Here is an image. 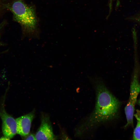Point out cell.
Returning <instances> with one entry per match:
<instances>
[{
    "mask_svg": "<svg viewBox=\"0 0 140 140\" xmlns=\"http://www.w3.org/2000/svg\"><path fill=\"white\" fill-rule=\"evenodd\" d=\"M138 104L140 106V99L138 101Z\"/></svg>",
    "mask_w": 140,
    "mask_h": 140,
    "instance_id": "8fae6325",
    "label": "cell"
},
{
    "mask_svg": "<svg viewBox=\"0 0 140 140\" xmlns=\"http://www.w3.org/2000/svg\"><path fill=\"white\" fill-rule=\"evenodd\" d=\"M34 116L33 111L16 119L17 134L24 136L29 134Z\"/></svg>",
    "mask_w": 140,
    "mask_h": 140,
    "instance_id": "8992f818",
    "label": "cell"
},
{
    "mask_svg": "<svg viewBox=\"0 0 140 140\" xmlns=\"http://www.w3.org/2000/svg\"><path fill=\"white\" fill-rule=\"evenodd\" d=\"M127 19L140 25V10L136 13L127 18Z\"/></svg>",
    "mask_w": 140,
    "mask_h": 140,
    "instance_id": "ba28073f",
    "label": "cell"
},
{
    "mask_svg": "<svg viewBox=\"0 0 140 140\" xmlns=\"http://www.w3.org/2000/svg\"><path fill=\"white\" fill-rule=\"evenodd\" d=\"M2 26L1 25H0V30L2 29Z\"/></svg>",
    "mask_w": 140,
    "mask_h": 140,
    "instance_id": "7c38bea8",
    "label": "cell"
},
{
    "mask_svg": "<svg viewBox=\"0 0 140 140\" xmlns=\"http://www.w3.org/2000/svg\"><path fill=\"white\" fill-rule=\"evenodd\" d=\"M36 140L55 139L52 126L48 117H43L40 125L35 135Z\"/></svg>",
    "mask_w": 140,
    "mask_h": 140,
    "instance_id": "5b68a950",
    "label": "cell"
},
{
    "mask_svg": "<svg viewBox=\"0 0 140 140\" xmlns=\"http://www.w3.org/2000/svg\"><path fill=\"white\" fill-rule=\"evenodd\" d=\"M25 139V140H36L35 135L31 134L28 135Z\"/></svg>",
    "mask_w": 140,
    "mask_h": 140,
    "instance_id": "9c48e42d",
    "label": "cell"
},
{
    "mask_svg": "<svg viewBox=\"0 0 140 140\" xmlns=\"http://www.w3.org/2000/svg\"><path fill=\"white\" fill-rule=\"evenodd\" d=\"M140 92V84L138 80L137 72L136 70L130 85L129 99L125 108L127 121L125 127L132 124L133 123L135 106Z\"/></svg>",
    "mask_w": 140,
    "mask_h": 140,
    "instance_id": "3957f363",
    "label": "cell"
},
{
    "mask_svg": "<svg viewBox=\"0 0 140 140\" xmlns=\"http://www.w3.org/2000/svg\"><path fill=\"white\" fill-rule=\"evenodd\" d=\"M0 140H9L10 139L4 136L0 138Z\"/></svg>",
    "mask_w": 140,
    "mask_h": 140,
    "instance_id": "30bf717a",
    "label": "cell"
},
{
    "mask_svg": "<svg viewBox=\"0 0 140 140\" xmlns=\"http://www.w3.org/2000/svg\"><path fill=\"white\" fill-rule=\"evenodd\" d=\"M134 115L136 119L137 124L134 131L133 139L140 140V111L137 110Z\"/></svg>",
    "mask_w": 140,
    "mask_h": 140,
    "instance_id": "52a82bcc",
    "label": "cell"
},
{
    "mask_svg": "<svg viewBox=\"0 0 140 140\" xmlns=\"http://www.w3.org/2000/svg\"><path fill=\"white\" fill-rule=\"evenodd\" d=\"M96 92L94 110L89 117L77 128L76 135L79 136L97 125L113 119L116 116L120 103L108 90L100 78H89Z\"/></svg>",
    "mask_w": 140,
    "mask_h": 140,
    "instance_id": "6da1fadb",
    "label": "cell"
},
{
    "mask_svg": "<svg viewBox=\"0 0 140 140\" xmlns=\"http://www.w3.org/2000/svg\"><path fill=\"white\" fill-rule=\"evenodd\" d=\"M1 45V42H0V45Z\"/></svg>",
    "mask_w": 140,
    "mask_h": 140,
    "instance_id": "4fadbf2b",
    "label": "cell"
},
{
    "mask_svg": "<svg viewBox=\"0 0 140 140\" xmlns=\"http://www.w3.org/2000/svg\"><path fill=\"white\" fill-rule=\"evenodd\" d=\"M0 115L2 121L3 134L10 139L17 134L16 120L4 110L0 112Z\"/></svg>",
    "mask_w": 140,
    "mask_h": 140,
    "instance_id": "277c9868",
    "label": "cell"
},
{
    "mask_svg": "<svg viewBox=\"0 0 140 140\" xmlns=\"http://www.w3.org/2000/svg\"><path fill=\"white\" fill-rule=\"evenodd\" d=\"M15 20L21 26L24 37L39 38L38 21L34 8L22 0L14 2L10 7Z\"/></svg>",
    "mask_w": 140,
    "mask_h": 140,
    "instance_id": "7a4b0ae2",
    "label": "cell"
}]
</instances>
